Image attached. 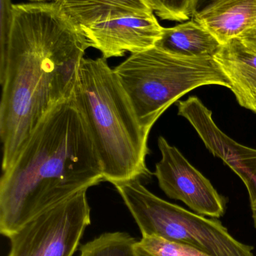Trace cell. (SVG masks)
Here are the masks:
<instances>
[{"instance_id":"6da1fadb","label":"cell","mask_w":256,"mask_h":256,"mask_svg":"<svg viewBox=\"0 0 256 256\" xmlns=\"http://www.w3.org/2000/svg\"><path fill=\"white\" fill-rule=\"evenodd\" d=\"M89 48L81 27L56 2L14 4L7 57L0 68L3 172L41 120L72 97Z\"/></svg>"},{"instance_id":"7a4b0ae2","label":"cell","mask_w":256,"mask_h":256,"mask_svg":"<svg viewBox=\"0 0 256 256\" xmlns=\"http://www.w3.org/2000/svg\"><path fill=\"white\" fill-rule=\"evenodd\" d=\"M104 180L103 166L73 96L38 124L0 180V233L24 224Z\"/></svg>"},{"instance_id":"3957f363","label":"cell","mask_w":256,"mask_h":256,"mask_svg":"<svg viewBox=\"0 0 256 256\" xmlns=\"http://www.w3.org/2000/svg\"><path fill=\"white\" fill-rule=\"evenodd\" d=\"M73 97L100 156L104 180L115 184L148 176L149 132L105 58H83Z\"/></svg>"},{"instance_id":"277c9868","label":"cell","mask_w":256,"mask_h":256,"mask_svg":"<svg viewBox=\"0 0 256 256\" xmlns=\"http://www.w3.org/2000/svg\"><path fill=\"white\" fill-rule=\"evenodd\" d=\"M114 70L149 134L162 114L189 92L209 85L230 88L212 57L177 56L156 46L132 54Z\"/></svg>"},{"instance_id":"5b68a950","label":"cell","mask_w":256,"mask_h":256,"mask_svg":"<svg viewBox=\"0 0 256 256\" xmlns=\"http://www.w3.org/2000/svg\"><path fill=\"white\" fill-rule=\"evenodd\" d=\"M114 186L142 237L159 238L192 246L210 256H255L254 248L234 238L220 221L159 198L140 178Z\"/></svg>"},{"instance_id":"8992f818","label":"cell","mask_w":256,"mask_h":256,"mask_svg":"<svg viewBox=\"0 0 256 256\" xmlns=\"http://www.w3.org/2000/svg\"><path fill=\"white\" fill-rule=\"evenodd\" d=\"M87 191L41 214L9 236L8 256L75 255L91 224Z\"/></svg>"},{"instance_id":"52a82bcc","label":"cell","mask_w":256,"mask_h":256,"mask_svg":"<svg viewBox=\"0 0 256 256\" xmlns=\"http://www.w3.org/2000/svg\"><path fill=\"white\" fill-rule=\"evenodd\" d=\"M158 146L162 158L156 164L154 174L167 196L183 202L198 214L222 218L226 202L210 180L163 136L158 138Z\"/></svg>"},{"instance_id":"ba28073f","label":"cell","mask_w":256,"mask_h":256,"mask_svg":"<svg viewBox=\"0 0 256 256\" xmlns=\"http://www.w3.org/2000/svg\"><path fill=\"white\" fill-rule=\"evenodd\" d=\"M80 27L90 48L100 51L105 60L154 48L164 30L153 12L122 15Z\"/></svg>"},{"instance_id":"9c48e42d","label":"cell","mask_w":256,"mask_h":256,"mask_svg":"<svg viewBox=\"0 0 256 256\" xmlns=\"http://www.w3.org/2000/svg\"><path fill=\"white\" fill-rule=\"evenodd\" d=\"M195 130L210 152L220 158L244 183L256 230V149L243 146L228 136L215 124L211 116L201 118Z\"/></svg>"},{"instance_id":"30bf717a","label":"cell","mask_w":256,"mask_h":256,"mask_svg":"<svg viewBox=\"0 0 256 256\" xmlns=\"http://www.w3.org/2000/svg\"><path fill=\"white\" fill-rule=\"evenodd\" d=\"M242 108L256 114V52L239 38L221 45L213 56Z\"/></svg>"},{"instance_id":"8fae6325","label":"cell","mask_w":256,"mask_h":256,"mask_svg":"<svg viewBox=\"0 0 256 256\" xmlns=\"http://www.w3.org/2000/svg\"><path fill=\"white\" fill-rule=\"evenodd\" d=\"M194 18L221 44L239 38L256 22V0H219Z\"/></svg>"},{"instance_id":"7c38bea8","label":"cell","mask_w":256,"mask_h":256,"mask_svg":"<svg viewBox=\"0 0 256 256\" xmlns=\"http://www.w3.org/2000/svg\"><path fill=\"white\" fill-rule=\"evenodd\" d=\"M217 39L194 18L164 28L156 48L180 57L213 58L221 48Z\"/></svg>"},{"instance_id":"4fadbf2b","label":"cell","mask_w":256,"mask_h":256,"mask_svg":"<svg viewBox=\"0 0 256 256\" xmlns=\"http://www.w3.org/2000/svg\"><path fill=\"white\" fill-rule=\"evenodd\" d=\"M57 3L78 26L122 15L153 12L147 0H60Z\"/></svg>"},{"instance_id":"5bb4252c","label":"cell","mask_w":256,"mask_h":256,"mask_svg":"<svg viewBox=\"0 0 256 256\" xmlns=\"http://www.w3.org/2000/svg\"><path fill=\"white\" fill-rule=\"evenodd\" d=\"M136 242L126 232L104 233L83 245L78 256H135Z\"/></svg>"},{"instance_id":"9a60e30c","label":"cell","mask_w":256,"mask_h":256,"mask_svg":"<svg viewBox=\"0 0 256 256\" xmlns=\"http://www.w3.org/2000/svg\"><path fill=\"white\" fill-rule=\"evenodd\" d=\"M135 256H210L192 246L155 237H142L134 246Z\"/></svg>"},{"instance_id":"2e32d148","label":"cell","mask_w":256,"mask_h":256,"mask_svg":"<svg viewBox=\"0 0 256 256\" xmlns=\"http://www.w3.org/2000/svg\"><path fill=\"white\" fill-rule=\"evenodd\" d=\"M152 10L164 20L184 22L192 18V0H147Z\"/></svg>"},{"instance_id":"e0dca14e","label":"cell","mask_w":256,"mask_h":256,"mask_svg":"<svg viewBox=\"0 0 256 256\" xmlns=\"http://www.w3.org/2000/svg\"><path fill=\"white\" fill-rule=\"evenodd\" d=\"M13 6L12 0H0V68L4 66L7 57L13 22Z\"/></svg>"},{"instance_id":"ac0fdd59","label":"cell","mask_w":256,"mask_h":256,"mask_svg":"<svg viewBox=\"0 0 256 256\" xmlns=\"http://www.w3.org/2000/svg\"><path fill=\"white\" fill-rule=\"evenodd\" d=\"M219 0H192V18L207 10Z\"/></svg>"},{"instance_id":"d6986e66","label":"cell","mask_w":256,"mask_h":256,"mask_svg":"<svg viewBox=\"0 0 256 256\" xmlns=\"http://www.w3.org/2000/svg\"><path fill=\"white\" fill-rule=\"evenodd\" d=\"M239 38L246 46L256 52V22L252 27L243 32Z\"/></svg>"},{"instance_id":"ffe728a7","label":"cell","mask_w":256,"mask_h":256,"mask_svg":"<svg viewBox=\"0 0 256 256\" xmlns=\"http://www.w3.org/2000/svg\"><path fill=\"white\" fill-rule=\"evenodd\" d=\"M30 1L33 2H48L51 0H30Z\"/></svg>"},{"instance_id":"44dd1931","label":"cell","mask_w":256,"mask_h":256,"mask_svg":"<svg viewBox=\"0 0 256 256\" xmlns=\"http://www.w3.org/2000/svg\"><path fill=\"white\" fill-rule=\"evenodd\" d=\"M60 0H54V2H60Z\"/></svg>"}]
</instances>
